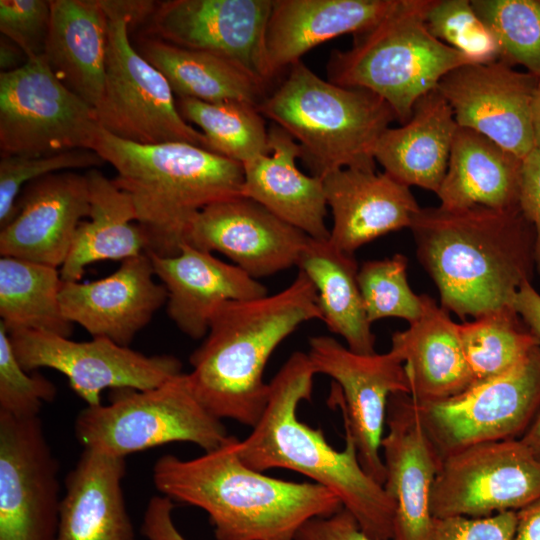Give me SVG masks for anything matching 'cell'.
Segmentation results:
<instances>
[{
    "instance_id": "obj_10",
    "label": "cell",
    "mask_w": 540,
    "mask_h": 540,
    "mask_svg": "<svg viewBox=\"0 0 540 540\" xmlns=\"http://www.w3.org/2000/svg\"><path fill=\"white\" fill-rule=\"evenodd\" d=\"M96 111L68 89L44 56L0 73L1 156H44L91 150Z\"/></svg>"
},
{
    "instance_id": "obj_50",
    "label": "cell",
    "mask_w": 540,
    "mask_h": 540,
    "mask_svg": "<svg viewBox=\"0 0 540 540\" xmlns=\"http://www.w3.org/2000/svg\"><path fill=\"white\" fill-rule=\"evenodd\" d=\"M520 439L540 461V410Z\"/></svg>"
},
{
    "instance_id": "obj_28",
    "label": "cell",
    "mask_w": 540,
    "mask_h": 540,
    "mask_svg": "<svg viewBox=\"0 0 540 540\" xmlns=\"http://www.w3.org/2000/svg\"><path fill=\"white\" fill-rule=\"evenodd\" d=\"M457 129L451 106L436 89L432 90L415 103L406 123L381 134L373 150L374 159L396 181L436 194L447 171Z\"/></svg>"
},
{
    "instance_id": "obj_24",
    "label": "cell",
    "mask_w": 540,
    "mask_h": 540,
    "mask_svg": "<svg viewBox=\"0 0 540 540\" xmlns=\"http://www.w3.org/2000/svg\"><path fill=\"white\" fill-rule=\"evenodd\" d=\"M268 148L267 154L242 164L241 196L259 203L310 238L328 240L323 179L298 169L296 160L303 157L301 146L274 123L268 130Z\"/></svg>"
},
{
    "instance_id": "obj_32",
    "label": "cell",
    "mask_w": 540,
    "mask_h": 540,
    "mask_svg": "<svg viewBox=\"0 0 540 540\" xmlns=\"http://www.w3.org/2000/svg\"><path fill=\"white\" fill-rule=\"evenodd\" d=\"M313 283L321 320L344 338L353 352L371 355L375 336L371 330L358 284V265L353 254L328 240L308 238L297 265Z\"/></svg>"
},
{
    "instance_id": "obj_39",
    "label": "cell",
    "mask_w": 540,
    "mask_h": 540,
    "mask_svg": "<svg viewBox=\"0 0 540 540\" xmlns=\"http://www.w3.org/2000/svg\"><path fill=\"white\" fill-rule=\"evenodd\" d=\"M425 22L435 38L464 54L473 63L500 60L498 41L470 0H432Z\"/></svg>"
},
{
    "instance_id": "obj_20",
    "label": "cell",
    "mask_w": 540,
    "mask_h": 540,
    "mask_svg": "<svg viewBox=\"0 0 540 540\" xmlns=\"http://www.w3.org/2000/svg\"><path fill=\"white\" fill-rule=\"evenodd\" d=\"M89 211L85 174L60 171L34 180L23 188L14 218L0 229V254L60 269Z\"/></svg>"
},
{
    "instance_id": "obj_35",
    "label": "cell",
    "mask_w": 540,
    "mask_h": 540,
    "mask_svg": "<svg viewBox=\"0 0 540 540\" xmlns=\"http://www.w3.org/2000/svg\"><path fill=\"white\" fill-rule=\"evenodd\" d=\"M458 328L473 384L509 371L539 345L512 306L458 324Z\"/></svg>"
},
{
    "instance_id": "obj_37",
    "label": "cell",
    "mask_w": 540,
    "mask_h": 540,
    "mask_svg": "<svg viewBox=\"0 0 540 540\" xmlns=\"http://www.w3.org/2000/svg\"><path fill=\"white\" fill-rule=\"evenodd\" d=\"M500 47V61L540 79V0H471Z\"/></svg>"
},
{
    "instance_id": "obj_16",
    "label": "cell",
    "mask_w": 540,
    "mask_h": 540,
    "mask_svg": "<svg viewBox=\"0 0 540 540\" xmlns=\"http://www.w3.org/2000/svg\"><path fill=\"white\" fill-rule=\"evenodd\" d=\"M540 79L503 61L461 65L436 90L459 127L474 130L523 159L534 149L532 106Z\"/></svg>"
},
{
    "instance_id": "obj_45",
    "label": "cell",
    "mask_w": 540,
    "mask_h": 540,
    "mask_svg": "<svg viewBox=\"0 0 540 540\" xmlns=\"http://www.w3.org/2000/svg\"><path fill=\"white\" fill-rule=\"evenodd\" d=\"M295 540H377L360 528L354 516L344 507L328 517L308 520Z\"/></svg>"
},
{
    "instance_id": "obj_21",
    "label": "cell",
    "mask_w": 540,
    "mask_h": 540,
    "mask_svg": "<svg viewBox=\"0 0 540 540\" xmlns=\"http://www.w3.org/2000/svg\"><path fill=\"white\" fill-rule=\"evenodd\" d=\"M148 253L121 262L112 274L91 282L63 281L60 305L65 318L93 337L129 346L167 302L168 292L154 281Z\"/></svg>"
},
{
    "instance_id": "obj_29",
    "label": "cell",
    "mask_w": 540,
    "mask_h": 540,
    "mask_svg": "<svg viewBox=\"0 0 540 540\" xmlns=\"http://www.w3.org/2000/svg\"><path fill=\"white\" fill-rule=\"evenodd\" d=\"M44 58L54 75L94 109L103 95L108 18L99 0H52Z\"/></svg>"
},
{
    "instance_id": "obj_27",
    "label": "cell",
    "mask_w": 540,
    "mask_h": 540,
    "mask_svg": "<svg viewBox=\"0 0 540 540\" xmlns=\"http://www.w3.org/2000/svg\"><path fill=\"white\" fill-rule=\"evenodd\" d=\"M421 296L420 317L393 334L390 349L403 363L409 396L417 404L453 397L473 384L458 324L433 298Z\"/></svg>"
},
{
    "instance_id": "obj_5",
    "label": "cell",
    "mask_w": 540,
    "mask_h": 540,
    "mask_svg": "<svg viewBox=\"0 0 540 540\" xmlns=\"http://www.w3.org/2000/svg\"><path fill=\"white\" fill-rule=\"evenodd\" d=\"M91 150L117 171L112 181L133 202L147 253L178 255L203 208L241 196L242 164L190 143L138 144L99 126Z\"/></svg>"
},
{
    "instance_id": "obj_34",
    "label": "cell",
    "mask_w": 540,
    "mask_h": 540,
    "mask_svg": "<svg viewBox=\"0 0 540 540\" xmlns=\"http://www.w3.org/2000/svg\"><path fill=\"white\" fill-rule=\"evenodd\" d=\"M60 269L15 257L0 258V316L8 334L36 330L70 337L63 315Z\"/></svg>"
},
{
    "instance_id": "obj_15",
    "label": "cell",
    "mask_w": 540,
    "mask_h": 540,
    "mask_svg": "<svg viewBox=\"0 0 540 540\" xmlns=\"http://www.w3.org/2000/svg\"><path fill=\"white\" fill-rule=\"evenodd\" d=\"M59 463L41 420L0 413V540H55Z\"/></svg>"
},
{
    "instance_id": "obj_25",
    "label": "cell",
    "mask_w": 540,
    "mask_h": 540,
    "mask_svg": "<svg viewBox=\"0 0 540 540\" xmlns=\"http://www.w3.org/2000/svg\"><path fill=\"white\" fill-rule=\"evenodd\" d=\"M397 0H272L265 33L268 81L312 48L379 22Z\"/></svg>"
},
{
    "instance_id": "obj_13",
    "label": "cell",
    "mask_w": 540,
    "mask_h": 540,
    "mask_svg": "<svg viewBox=\"0 0 540 540\" xmlns=\"http://www.w3.org/2000/svg\"><path fill=\"white\" fill-rule=\"evenodd\" d=\"M9 338L24 370L59 371L87 406L102 404L105 389L147 390L182 373V363L172 355L147 356L105 337L78 342L53 333L21 330Z\"/></svg>"
},
{
    "instance_id": "obj_19",
    "label": "cell",
    "mask_w": 540,
    "mask_h": 540,
    "mask_svg": "<svg viewBox=\"0 0 540 540\" xmlns=\"http://www.w3.org/2000/svg\"><path fill=\"white\" fill-rule=\"evenodd\" d=\"M386 427L381 449L383 487L395 508L391 540H430L431 493L442 459L408 394L389 398Z\"/></svg>"
},
{
    "instance_id": "obj_38",
    "label": "cell",
    "mask_w": 540,
    "mask_h": 540,
    "mask_svg": "<svg viewBox=\"0 0 540 540\" xmlns=\"http://www.w3.org/2000/svg\"><path fill=\"white\" fill-rule=\"evenodd\" d=\"M358 284L370 323L394 317L410 324L422 313V296L416 295L408 283L407 259L402 254L363 263Z\"/></svg>"
},
{
    "instance_id": "obj_49",
    "label": "cell",
    "mask_w": 540,
    "mask_h": 540,
    "mask_svg": "<svg viewBox=\"0 0 540 540\" xmlns=\"http://www.w3.org/2000/svg\"><path fill=\"white\" fill-rule=\"evenodd\" d=\"M22 56L26 57L20 47L2 35L0 40L1 72H10L21 67L22 65H20V61Z\"/></svg>"
},
{
    "instance_id": "obj_9",
    "label": "cell",
    "mask_w": 540,
    "mask_h": 540,
    "mask_svg": "<svg viewBox=\"0 0 540 540\" xmlns=\"http://www.w3.org/2000/svg\"><path fill=\"white\" fill-rule=\"evenodd\" d=\"M99 1L108 18L105 85L95 108L99 126L138 144L185 142L210 150L205 135L180 115L168 80L131 44L130 16L117 0Z\"/></svg>"
},
{
    "instance_id": "obj_48",
    "label": "cell",
    "mask_w": 540,
    "mask_h": 540,
    "mask_svg": "<svg viewBox=\"0 0 540 540\" xmlns=\"http://www.w3.org/2000/svg\"><path fill=\"white\" fill-rule=\"evenodd\" d=\"M512 540H540V498L517 511Z\"/></svg>"
},
{
    "instance_id": "obj_23",
    "label": "cell",
    "mask_w": 540,
    "mask_h": 540,
    "mask_svg": "<svg viewBox=\"0 0 540 540\" xmlns=\"http://www.w3.org/2000/svg\"><path fill=\"white\" fill-rule=\"evenodd\" d=\"M148 255L155 276L168 292L170 319L193 339L207 335L211 318L222 303L267 295L266 288L240 267L187 243L175 256Z\"/></svg>"
},
{
    "instance_id": "obj_11",
    "label": "cell",
    "mask_w": 540,
    "mask_h": 540,
    "mask_svg": "<svg viewBox=\"0 0 540 540\" xmlns=\"http://www.w3.org/2000/svg\"><path fill=\"white\" fill-rule=\"evenodd\" d=\"M414 405L441 459L475 444L517 439L540 410V346L499 376Z\"/></svg>"
},
{
    "instance_id": "obj_46",
    "label": "cell",
    "mask_w": 540,
    "mask_h": 540,
    "mask_svg": "<svg viewBox=\"0 0 540 540\" xmlns=\"http://www.w3.org/2000/svg\"><path fill=\"white\" fill-rule=\"evenodd\" d=\"M173 508V501L166 496L150 499L142 525V533L148 540H186L173 523Z\"/></svg>"
},
{
    "instance_id": "obj_7",
    "label": "cell",
    "mask_w": 540,
    "mask_h": 540,
    "mask_svg": "<svg viewBox=\"0 0 540 540\" xmlns=\"http://www.w3.org/2000/svg\"><path fill=\"white\" fill-rule=\"evenodd\" d=\"M431 2L397 0L379 22L353 35L351 48L332 51L328 81L375 93L406 123L415 103L447 73L473 63L430 33L425 18Z\"/></svg>"
},
{
    "instance_id": "obj_42",
    "label": "cell",
    "mask_w": 540,
    "mask_h": 540,
    "mask_svg": "<svg viewBox=\"0 0 540 540\" xmlns=\"http://www.w3.org/2000/svg\"><path fill=\"white\" fill-rule=\"evenodd\" d=\"M50 17V1H0V31L20 47L27 59L44 54Z\"/></svg>"
},
{
    "instance_id": "obj_51",
    "label": "cell",
    "mask_w": 540,
    "mask_h": 540,
    "mask_svg": "<svg viewBox=\"0 0 540 540\" xmlns=\"http://www.w3.org/2000/svg\"><path fill=\"white\" fill-rule=\"evenodd\" d=\"M532 128L534 148L540 150V81L534 96L532 106Z\"/></svg>"
},
{
    "instance_id": "obj_8",
    "label": "cell",
    "mask_w": 540,
    "mask_h": 540,
    "mask_svg": "<svg viewBox=\"0 0 540 540\" xmlns=\"http://www.w3.org/2000/svg\"><path fill=\"white\" fill-rule=\"evenodd\" d=\"M74 431L84 448L123 458L171 442L211 451L231 436L199 402L183 372L155 388L112 390L109 404L86 406L77 415Z\"/></svg>"
},
{
    "instance_id": "obj_40",
    "label": "cell",
    "mask_w": 540,
    "mask_h": 540,
    "mask_svg": "<svg viewBox=\"0 0 540 540\" xmlns=\"http://www.w3.org/2000/svg\"><path fill=\"white\" fill-rule=\"evenodd\" d=\"M105 161L93 150L74 149L44 156H1L0 229L16 215L23 188L46 175L101 166Z\"/></svg>"
},
{
    "instance_id": "obj_26",
    "label": "cell",
    "mask_w": 540,
    "mask_h": 540,
    "mask_svg": "<svg viewBox=\"0 0 540 540\" xmlns=\"http://www.w3.org/2000/svg\"><path fill=\"white\" fill-rule=\"evenodd\" d=\"M125 458L84 448L65 478L55 540H135L124 499Z\"/></svg>"
},
{
    "instance_id": "obj_2",
    "label": "cell",
    "mask_w": 540,
    "mask_h": 540,
    "mask_svg": "<svg viewBox=\"0 0 540 540\" xmlns=\"http://www.w3.org/2000/svg\"><path fill=\"white\" fill-rule=\"evenodd\" d=\"M239 439L184 460L166 454L153 466V483L163 495L209 515L217 540H295L308 520L328 517L343 506L318 483L292 482L246 466Z\"/></svg>"
},
{
    "instance_id": "obj_47",
    "label": "cell",
    "mask_w": 540,
    "mask_h": 540,
    "mask_svg": "<svg viewBox=\"0 0 540 540\" xmlns=\"http://www.w3.org/2000/svg\"><path fill=\"white\" fill-rule=\"evenodd\" d=\"M512 307L536 337L540 346V294L530 280L522 283L515 294Z\"/></svg>"
},
{
    "instance_id": "obj_12",
    "label": "cell",
    "mask_w": 540,
    "mask_h": 540,
    "mask_svg": "<svg viewBox=\"0 0 540 540\" xmlns=\"http://www.w3.org/2000/svg\"><path fill=\"white\" fill-rule=\"evenodd\" d=\"M540 498V461L521 439L468 446L441 460L431 493L434 518L518 511Z\"/></svg>"
},
{
    "instance_id": "obj_1",
    "label": "cell",
    "mask_w": 540,
    "mask_h": 540,
    "mask_svg": "<svg viewBox=\"0 0 540 540\" xmlns=\"http://www.w3.org/2000/svg\"><path fill=\"white\" fill-rule=\"evenodd\" d=\"M441 306L465 319L512 306L534 264V230L520 207L421 208L410 227Z\"/></svg>"
},
{
    "instance_id": "obj_36",
    "label": "cell",
    "mask_w": 540,
    "mask_h": 540,
    "mask_svg": "<svg viewBox=\"0 0 540 540\" xmlns=\"http://www.w3.org/2000/svg\"><path fill=\"white\" fill-rule=\"evenodd\" d=\"M182 118L197 125L210 150L241 164L269 152L268 130L258 107L244 101L209 103L178 98Z\"/></svg>"
},
{
    "instance_id": "obj_30",
    "label": "cell",
    "mask_w": 540,
    "mask_h": 540,
    "mask_svg": "<svg viewBox=\"0 0 540 540\" xmlns=\"http://www.w3.org/2000/svg\"><path fill=\"white\" fill-rule=\"evenodd\" d=\"M522 160L486 136L458 126L447 171L436 193L439 206L519 207Z\"/></svg>"
},
{
    "instance_id": "obj_22",
    "label": "cell",
    "mask_w": 540,
    "mask_h": 540,
    "mask_svg": "<svg viewBox=\"0 0 540 540\" xmlns=\"http://www.w3.org/2000/svg\"><path fill=\"white\" fill-rule=\"evenodd\" d=\"M322 179L333 217L329 241L350 254L382 235L410 228L421 209L410 187L376 169L341 168Z\"/></svg>"
},
{
    "instance_id": "obj_18",
    "label": "cell",
    "mask_w": 540,
    "mask_h": 540,
    "mask_svg": "<svg viewBox=\"0 0 540 540\" xmlns=\"http://www.w3.org/2000/svg\"><path fill=\"white\" fill-rule=\"evenodd\" d=\"M309 236L252 199L236 196L203 208L185 243L220 252L254 279L297 265Z\"/></svg>"
},
{
    "instance_id": "obj_14",
    "label": "cell",
    "mask_w": 540,
    "mask_h": 540,
    "mask_svg": "<svg viewBox=\"0 0 540 540\" xmlns=\"http://www.w3.org/2000/svg\"><path fill=\"white\" fill-rule=\"evenodd\" d=\"M307 355L316 374L337 383L339 390H332L329 401L340 406L363 469L383 485L380 450L388 401L393 394L410 393L402 361L391 350L371 355L353 352L330 336L311 337Z\"/></svg>"
},
{
    "instance_id": "obj_41",
    "label": "cell",
    "mask_w": 540,
    "mask_h": 540,
    "mask_svg": "<svg viewBox=\"0 0 540 540\" xmlns=\"http://www.w3.org/2000/svg\"><path fill=\"white\" fill-rule=\"evenodd\" d=\"M56 393L49 379L23 369L0 322V413L16 418L38 417L42 404L51 402Z\"/></svg>"
},
{
    "instance_id": "obj_4",
    "label": "cell",
    "mask_w": 540,
    "mask_h": 540,
    "mask_svg": "<svg viewBox=\"0 0 540 540\" xmlns=\"http://www.w3.org/2000/svg\"><path fill=\"white\" fill-rule=\"evenodd\" d=\"M315 371L306 353L294 352L269 383L266 408L252 432L239 440L242 462L257 471L285 468L301 473L341 501L368 536L391 540L394 503L382 484L359 462L345 430V449L328 444L323 432L297 418L298 404L310 400Z\"/></svg>"
},
{
    "instance_id": "obj_31",
    "label": "cell",
    "mask_w": 540,
    "mask_h": 540,
    "mask_svg": "<svg viewBox=\"0 0 540 540\" xmlns=\"http://www.w3.org/2000/svg\"><path fill=\"white\" fill-rule=\"evenodd\" d=\"M90 195L89 220L82 221L74 235L64 264L63 281H79L85 268L95 262H121L147 252L148 240L137 221L129 195L97 168L86 174Z\"/></svg>"
},
{
    "instance_id": "obj_44",
    "label": "cell",
    "mask_w": 540,
    "mask_h": 540,
    "mask_svg": "<svg viewBox=\"0 0 540 540\" xmlns=\"http://www.w3.org/2000/svg\"><path fill=\"white\" fill-rule=\"evenodd\" d=\"M519 207L534 230V265L540 274V150L522 160Z\"/></svg>"
},
{
    "instance_id": "obj_17",
    "label": "cell",
    "mask_w": 540,
    "mask_h": 540,
    "mask_svg": "<svg viewBox=\"0 0 540 540\" xmlns=\"http://www.w3.org/2000/svg\"><path fill=\"white\" fill-rule=\"evenodd\" d=\"M272 0H168L148 30L166 43L221 56L266 85L265 33Z\"/></svg>"
},
{
    "instance_id": "obj_6",
    "label": "cell",
    "mask_w": 540,
    "mask_h": 540,
    "mask_svg": "<svg viewBox=\"0 0 540 540\" xmlns=\"http://www.w3.org/2000/svg\"><path fill=\"white\" fill-rule=\"evenodd\" d=\"M258 110L292 136L321 178L341 168L376 169L375 144L398 120L375 93L325 81L301 60Z\"/></svg>"
},
{
    "instance_id": "obj_43",
    "label": "cell",
    "mask_w": 540,
    "mask_h": 540,
    "mask_svg": "<svg viewBox=\"0 0 540 540\" xmlns=\"http://www.w3.org/2000/svg\"><path fill=\"white\" fill-rule=\"evenodd\" d=\"M516 526L513 510L486 517L434 518L430 540H512Z\"/></svg>"
},
{
    "instance_id": "obj_33",
    "label": "cell",
    "mask_w": 540,
    "mask_h": 540,
    "mask_svg": "<svg viewBox=\"0 0 540 540\" xmlns=\"http://www.w3.org/2000/svg\"><path fill=\"white\" fill-rule=\"evenodd\" d=\"M138 52L165 76L178 98L209 103L237 100L258 107L266 96L262 82L221 56L157 38L144 39Z\"/></svg>"
},
{
    "instance_id": "obj_3",
    "label": "cell",
    "mask_w": 540,
    "mask_h": 540,
    "mask_svg": "<svg viewBox=\"0 0 540 540\" xmlns=\"http://www.w3.org/2000/svg\"><path fill=\"white\" fill-rule=\"evenodd\" d=\"M313 319L321 320L317 293L302 271L278 293L222 303L190 356L187 376L194 395L218 419L253 428L268 402L267 361L285 338Z\"/></svg>"
}]
</instances>
